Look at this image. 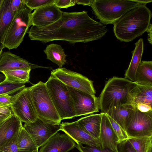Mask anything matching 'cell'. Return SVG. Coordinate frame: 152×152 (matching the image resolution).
Masks as SVG:
<instances>
[{"label": "cell", "instance_id": "obj_15", "mask_svg": "<svg viewBox=\"0 0 152 152\" xmlns=\"http://www.w3.org/2000/svg\"><path fill=\"white\" fill-rule=\"evenodd\" d=\"M62 12L54 4L35 9L31 14V26L41 27L49 25L58 20Z\"/></svg>", "mask_w": 152, "mask_h": 152}, {"label": "cell", "instance_id": "obj_20", "mask_svg": "<svg viewBox=\"0 0 152 152\" xmlns=\"http://www.w3.org/2000/svg\"><path fill=\"white\" fill-rule=\"evenodd\" d=\"M11 2V0H2L0 7V48L4 46L7 32L17 12L12 10Z\"/></svg>", "mask_w": 152, "mask_h": 152}, {"label": "cell", "instance_id": "obj_34", "mask_svg": "<svg viewBox=\"0 0 152 152\" xmlns=\"http://www.w3.org/2000/svg\"><path fill=\"white\" fill-rule=\"evenodd\" d=\"M118 152H137L127 139L119 144Z\"/></svg>", "mask_w": 152, "mask_h": 152}, {"label": "cell", "instance_id": "obj_26", "mask_svg": "<svg viewBox=\"0 0 152 152\" xmlns=\"http://www.w3.org/2000/svg\"><path fill=\"white\" fill-rule=\"evenodd\" d=\"M47 58L56 64L59 68L65 64L66 56L61 47L59 45L51 44L48 45L44 51Z\"/></svg>", "mask_w": 152, "mask_h": 152}, {"label": "cell", "instance_id": "obj_39", "mask_svg": "<svg viewBox=\"0 0 152 152\" xmlns=\"http://www.w3.org/2000/svg\"><path fill=\"white\" fill-rule=\"evenodd\" d=\"M94 0H76V3L78 4L91 6Z\"/></svg>", "mask_w": 152, "mask_h": 152}, {"label": "cell", "instance_id": "obj_41", "mask_svg": "<svg viewBox=\"0 0 152 152\" xmlns=\"http://www.w3.org/2000/svg\"><path fill=\"white\" fill-rule=\"evenodd\" d=\"M134 1L140 4H145L147 3H151L152 1V0H134Z\"/></svg>", "mask_w": 152, "mask_h": 152}, {"label": "cell", "instance_id": "obj_9", "mask_svg": "<svg viewBox=\"0 0 152 152\" xmlns=\"http://www.w3.org/2000/svg\"><path fill=\"white\" fill-rule=\"evenodd\" d=\"M51 75L67 86L95 95L96 91L92 81L80 73L65 68H58L52 71Z\"/></svg>", "mask_w": 152, "mask_h": 152}, {"label": "cell", "instance_id": "obj_17", "mask_svg": "<svg viewBox=\"0 0 152 152\" xmlns=\"http://www.w3.org/2000/svg\"><path fill=\"white\" fill-rule=\"evenodd\" d=\"M75 142L66 133H57L40 147L39 152H68L75 147Z\"/></svg>", "mask_w": 152, "mask_h": 152}, {"label": "cell", "instance_id": "obj_5", "mask_svg": "<svg viewBox=\"0 0 152 152\" xmlns=\"http://www.w3.org/2000/svg\"><path fill=\"white\" fill-rule=\"evenodd\" d=\"M45 83L61 120L75 117L73 100L67 86L51 75Z\"/></svg>", "mask_w": 152, "mask_h": 152}, {"label": "cell", "instance_id": "obj_13", "mask_svg": "<svg viewBox=\"0 0 152 152\" xmlns=\"http://www.w3.org/2000/svg\"><path fill=\"white\" fill-rule=\"evenodd\" d=\"M130 104L140 112H152V85L137 84L131 92Z\"/></svg>", "mask_w": 152, "mask_h": 152}, {"label": "cell", "instance_id": "obj_4", "mask_svg": "<svg viewBox=\"0 0 152 152\" xmlns=\"http://www.w3.org/2000/svg\"><path fill=\"white\" fill-rule=\"evenodd\" d=\"M140 4L134 0H94L91 7L103 24H113L124 14Z\"/></svg>", "mask_w": 152, "mask_h": 152}, {"label": "cell", "instance_id": "obj_36", "mask_svg": "<svg viewBox=\"0 0 152 152\" xmlns=\"http://www.w3.org/2000/svg\"><path fill=\"white\" fill-rule=\"evenodd\" d=\"M13 99V95H6L0 96V107L5 106L10 107Z\"/></svg>", "mask_w": 152, "mask_h": 152}, {"label": "cell", "instance_id": "obj_33", "mask_svg": "<svg viewBox=\"0 0 152 152\" xmlns=\"http://www.w3.org/2000/svg\"><path fill=\"white\" fill-rule=\"evenodd\" d=\"M17 137L8 144L0 147V152H19L17 145Z\"/></svg>", "mask_w": 152, "mask_h": 152}, {"label": "cell", "instance_id": "obj_31", "mask_svg": "<svg viewBox=\"0 0 152 152\" xmlns=\"http://www.w3.org/2000/svg\"><path fill=\"white\" fill-rule=\"evenodd\" d=\"M107 116L118 137L119 143L127 140L129 137L126 132L110 117L107 115Z\"/></svg>", "mask_w": 152, "mask_h": 152}, {"label": "cell", "instance_id": "obj_3", "mask_svg": "<svg viewBox=\"0 0 152 152\" xmlns=\"http://www.w3.org/2000/svg\"><path fill=\"white\" fill-rule=\"evenodd\" d=\"M137 84L125 77L109 79L99 97L101 113L106 114L114 107L130 104L131 92Z\"/></svg>", "mask_w": 152, "mask_h": 152}, {"label": "cell", "instance_id": "obj_18", "mask_svg": "<svg viewBox=\"0 0 152 152\" xmlns=\"http://www.w3.org/2000/svg\"><path fill=\"white\" fill-rule=\"evenodd\" d=\"M42 67L9 51L3 52L0 57V72L17 69L31 70Z\"/></svg>", "mask_w": 152, "mask_h": 152}, {"label": "cell", "instance_id": "obj_42", "mask_svg": "<svg viewBox=\"0 0 152 152\" xmlns=\"http://www.w3.org/2000/svg\"><path fill=\"white\" fill-rule=\"evenodd\" d=\"M11 115H0V124H1V123L2 122H3L4 120H5V119H6L8 118Z\"/></svg>", "mask_w": 152, "mask_h": 152}, {"label": "cell", "instance_id": "obj_6", "mask_svg": "<svg viewBox=\"0 0 152 152\" xmlns=\"http://www.w3.org/2000/svg\"><path fill=\"white\" fill-rule=\"evenodd\" d=\"M38 118L48 122L60 124L61 121L45 83L41 81L29 87Z\"/></svg>", "mask_w": 152, "mask_h": 152}, {"label": "cell", "instance_id": "obj_32", "mask_svg": "<svg viewBox=\"0 0 152 152\" xmlns=\"http://www.w3.org/2000/svg\"><path fill=\"white\" fill-rule=\"evenodd\" d=\"M75 147L80 152H114L107 148L102 149L99 148L88 145H83L82 144H76Z\"/></svg>", "mask_w": 152, "mask_h": 152}, {"label": "cell", "instance_id": "obj_12", "mask_svg": "<svg viewBox=\"0 0 152 152\" xmlns=\"http://www.w3.org/2000/svg\"><path fill=\"white\" fill-rule=\"evenodd\" d=\"M67 87L73 100L76 117L99 112V98Z\"/></svg>", "mask_w": 152, "mask_h": 152}, {"label": "cell", "instance_id": "obj_10", "mask_svg": "<svg viewBox=\"0 0 152 152\" xmlns=\"http://www.w3.org/2000/svg\"><path fill=\"white\" fill-rule=\"evenodd\" d=\"M126 132L129 137L152 136V113L141 112L134 108Z\"/></svg>", "mask_w": 152, "mask_h": 152}, {"label": "cell", "instance_id": "obj_2", "mask_svg": "<svg viewBox=\"0 0 152 152\" xmlns=\"http://www.w3.org/2000/svg\"><path fill=\"white\" fill-rule=\"evenodd\" d=\"M152 16L151 11L146 5L140 4L113 24L115 36L121 42L132 41L147 31L151 24Z\"/></svg>", "mask_w": 152, "mask_h": 152}, {"label": "cell", "instance_id": "obj_19", "mask_svg": "<svg viewBox=\"0 0 152 152\" xmlns=\"http://www.w3.org/2000/svg\"><path fill=\"white\" fill-rule=\"evenodd\" d=\"M22 126L21 121L13 114L2 122L0 124V147L10 143Z\"/></svg>", "mask_w": 152, "mask_h": 152}, {"label": "cell", "instance_id": "obj_24", "mask_svg": "<svg viewBox=\"0 0 152 152\" xmlns=\"http://www.w3.org/2000/svg\"><path fill=\"white\" fill-rule=\"evenodd\" d=\"M17 145L19 152H33L38 150L32 137L23 126L18 135Z\"/></svg>", "mask_w": 152, "mask_h": 152}, {"label": "cell", "instance_id": "obj_38", "mask_svg": "<svg viewBox=\"0 0 152 152\" xmlns=\"http://www.w3.org/2000/svg\"><path fill=\"white\" fill-rule=\"evenodd\" d=\"M12 113L10 108L7 107H0V115H11Z\"/></svg>", "mask_w": 152, "mask_h": 152}, {"label": "cell", "instance_id": "obj_46", "mask_svg": "<svg viewBox=\"0 0 152 152\" xmlns=\"http://www.w3.org/2000/svg\"><path fill=\"white\" fill-rule=\"evenodd\" d=\"M33 152H38V150H37L36 151H35Z\"/></svg>", "mask_w": 152, "mask_h": 152}, {"label": "cell", "instance_id": "obj_27", "mask_svg": "<svg viewBox=\"0 0 152 152\" xmlns=\"http://www.w3.org/2000/svg\"><path fill=\"white\" fill-rule=\"evenodd\" d=\"M31 70L17 69L2 72L5 77V80L9 82L24 84L28 83Z\"/></svg>", "mask_w": 152, "mask_h": 152}, {"label": "cell", "instance_id": "obj_14", "mask_svg": "<svg viewBox=\"0 0 152 152\" xmlns=\"http://www.w3.org/2000/svg\"><path fill=\"white\" fill-rule=\"evenodd\" d=\"M60 125L61 130L68 135L77 144H84L103 149L99 140L87 133L78 124L77 121L62 123Z\"/></svg>", "mask_w": 152, "mask_h": 152}, {"label": "cell", "instance_id": "obj_44", "mask_svg": "<svg viewBox=\"0 0 152 152\" xmlns=\"http://www.w3.org/2000/svg\"><path fill=\"white\" fill-rule=\"evenodd\" d=\"M4 48V46L1 47L0 48V57L2 53H3V49Z\"/></svg>", "mask_w": 152, "mask_h": 152}, {"label": "cell", "instance_id": "obj_21", "mask_svg": "<svg viewBox=\"0 0 152 152\" xmlns=\"http://www.w3.org/2000/svg\"><path fill=\"white\" fill-rule=\"evenodd\" d=\"M134 109L130 104H124L112 108L106 114L126 132V126Z\"/></svg>", "mask_w": 152, "mask_h": 152}, {"label": "cell", "instance_id": "obj_8", "mask_svg": "<svg viewBox=\"0 0 152 152\" xmlns=\"http://www.w3.org/2000/svg\"><path fill=\"white\" fill-rule=\"evenodd\" d=\"M10 108L12 113L25 124L33 123L38 118L29 87H25L13 95Z\"/></svg>", "mask_w": 152, "mask_h": 152}, {"label": "cell", "instance_id": "obj_40", "mask_svg": "<svg viewBox=\"0 0 152 152\" xmlns=\"http://www.w3.org/2000/svg\"><path fill=\"white\" fill-rule=\"evenodd\" d=\"M152 25L151 23L147 31V32L148 33V40L149 42V43H150L151 44H152Z\"/></svg>", "mask_w": 152, "mask_h": 152}, {"label": "cell", "instance_id": "obj_37", "mask_svg": "<svg viewBox=\"0 0 152 152\" xmlns=\"http://www.w3.org/2000/svg\"><path fill=\"white\" fill-rule=\"evenodd\" d=\"M23 5L22 0H11V7L12 11L16 12L19 10Z\"/></svg>", "mask_w": 152, "mask_h": 152}, {"label": "cell", "instance_id": "obj_29", "mask_svg": "<svg viewBox=\"0 0 152 152\" xmlns=\"http://www.w3.org/2000/svg\"><path fill=\"white\" fill-rule=\"evenodd\" d=\"M25 87L24 84H13L4 80L0 83V96L13 94Z\"/></svg>", "mask_w": 152, "mask_h": 152}, {"label": "cell", "instance_id": "obj_30", "mask_svg": "<svg viewBox=\"0 0 152 152\" xmlns=\"http://www.w3.org/2000/svg\"><path fill=\"white\" fill-rule=\"evenodd\" d=\"M55 0H22L23 3L32 11L54 4Z\"/></svg>", "mask_w": 152, "mask_h": 152}, {"label": "cell", "instance_id": "obj_25", "mask_svg": "<svg viewBox=\"0 0 152 152\" xmlns=\"http://www.w3.org/2000/svg\"><path fill=\"white\" fill-rule=\"evenodd\" d=\"M135 82L138 84L152 85V61H143L137 70Z\"/></svg>", "mask_w": 152, "mask_h": 152}, {"label": "cell", "instance_id": "obj_22", "mask_svg": "<svg viewBox=\"0 0 152 152\" xmlns=\"http://www.w3.org/2000/svg\"><path fill=\"white\" fill-rule=\"evenodd\" d=\"M101 118V113L92 114L82 117L77 121L89 134L94 138L99 140Z\"/></svg>", "mask_w": 152, "mask_h": 152}, {"label": "cell", "instance_id": "obj_23", "mask_svg": "<svg viewBox=\"0 0 152 152\" xmlns=\"http://www.w3.org/2000/svg\"><path fill=\"white\" fill-rule=\"evenodd\" d=\"M134 44L135 48L132 52V59L124 74L125 78L133 82L135 80L137 70L141 61L144 49L143 39H140Z\"/></svg>", "mask_w": 152, "mask_h": 152}, {"label": "cell", "instance_id": "obj_43", "mask_svg": "<svg viewBox=\"0 0 152 152\" xmlns=\"http://www.w3.org/2000/svg\"><path fill=\"white\" fill-rule=\"evenodd\" d=\"M5 79V77L3 74H0V83L3 81Z\"/></svg>", "mask_w": 152, "mask_h": 152}, {"label": "cell", "instance_id": "obj_45", "mask_svg": "<svg viewBox=\"0 0 152 152\" xmlns=\"http://www.w3.org/2000/svg\"><path fill=\"white\" fill-rule=\"evenodd\" d=\"M2 2V0H0V7L1 4Z\"/></svg>", "mask_w": 152, "mask_h": 152}, {"label": "cell", "instance_id": "obj_7", "mask_svg": "<svg viewBox=\"0 0 152 152\" xmlns=\"http://www.w3.org/2000/svg\"><path fill=\"white\" fill-rule=\"evenodd\" d=\"M31 11L23 3L20 9L15 13L7 31L3 44L4 48L9 50L16 49L22 42L31 26Z\"/></svg>", "mask_w": 152, "mask_h": 152}, {"label": "cell", "instance_id": "obj_28", "mask_svg": "<svg viewBox=\"0 0 152 152\" xmlns=\"http://www.w3.org/2000/svg\"><path fill=\"white\" fill-rule=\"evenodd\" d=\"M128 140L137 152H148L152 148V136L129 137Z\"/></svg>", "mask_w": 152, "mask_h": 152}, {"label": "cell", "instance_id": "obj_35", "mask_svg": "<svg viewBox=\"0 0 152 152\" xmlns=\"http://www.w3.org/2000/svg\"><path fill=\"white\" fill-rule=\"evenodd\" d=\"M76 0H55L54 4L59 8H67L74 6Z\"/></svg>", "mask_w": 152, "mask_h": 152}, {"label": "cell", "instance_id": "obj_1", "mask_svg": "<svg viewBox=\"0 0 152 152\" xmlns=\"http://www.w3.org/2000/svg\"><path fill=\"white\" fill-rule=\"evenodd\" d=\"M107 31L105 26L90 18L84 11L63 12L61 17L56 22L43 27L32 26L27 33L31 40L44 43L64 40L73 44L97 40Z\"/></svg>", "mask_w": 152, "mask_h": 152}, {"label": "cell", "instance_id": "obj_16", "mask_svg": "<svg viewBox=\"0 0 152 152\" xmlns=\"http://www.w3.org/2000/svg\"><path fill=\"white\" fill-rule=\"evenodd\" d=\"M101 122L99 140L103 149L118 152V137L106 114L101 113Z\"/></svg>", "mask_w": 152, "mask_h": 152}, {"label": "cell", "instance_id": "obj_11", "mask_svg": "<svg viewBox=\"0 0 152 152\" xmlns=\"http://www.w3.org/2000/svg\"><path fill=\"white\" fill-rule=\"evenodd\" d=\"M23 126L31 136L38 148L61 130L60 124H51L39 118L33 123L25 124Z\"/></svg>", "mask_w": 152, "mask_h": 152}]
</instances>
